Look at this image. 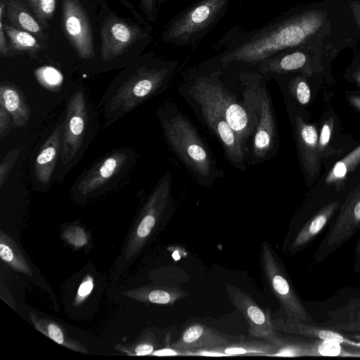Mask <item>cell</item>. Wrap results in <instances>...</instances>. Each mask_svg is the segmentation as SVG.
Listing matches in <instances>:
<instances>
[{
  "instance_id": "7",
  "label": "cell",
  "mask_w": 360,
  "mask_h": 360,
  "mask_svg": "<svg viewBox=\"0 0 360 360\" xmlns=\"http://www.w3.org/2000/svg\"><path fill=\"white\" fill-rule=\"evenodd\" d=\"M231 0H198L177 13L167 24L162 40L176 46L194 48L218 24Z\"/></svg>"
},
{
  "instance_id": "16",
  "label": "cell",
  "mask_w": 360,
  "mask_h": 360,
  "mask_svg": "<svg viewBox=\"0 0 360 360\" xmlns=\"http://www.w3.org/2000/svg\"><path fill=\"white\" fill-rule=\"evenodd\" d=\"M62 24L71 44L82 59L94 56L90 21L79 0H63Z\"/></svg>"
},
{
  "instance_id": "24",
  "label": "cell",
  "mask_w": 360,
  "mask_h": 360,
  "mask_svg": "<svg viewBox=\"0 0 360 360\" xmlns=\"http://www.w3.org/2000/svg\"><path fill=\"white\" fill-rule=\"evenodd\" d=\"M319 325L342 333L360 334V298H351L345 305L330 311Z\"/></svg>"
},
{
  "instance_id": "39",
  "label": "cell",
  "mask_w": 360,
  "mask_h": 360,
  "mask_svg": "<svg viewBox=\"0 0 360 360\" xmlns=\"http://www.w3.org/2000/svg\"><path fill=\"white\" fill-rule=\"evenodd\" d=\"M141 7L148 20L155 22L158 16L157 0H141Z\"/></svg>"
},
{
  "instance_id": "18",
  "label": "cell",
  "mask_w": 360,
  "mask_h": 360,
  "mask_svg": "<svg viewBox=\"0 0 360 360\" xmlns=\"http://www.w3.org/2000/svg\"><path fill=\"white\" fill-rule=\"evenodd\" d=\"M302 46L282 51L259 62L257 65L259 72L272 77L293 73L311 76L314 72L312 59Z\"/></svg>"
},
{
  "instance_id": "47",
  "label": "cell",
  "mask_w": 360,
  "mask_h": 360,
  "mask_svg": "<svg viewBox=\"0 0 360 360\" xmlns=\"http://www.w3.org/2000/svg\"><path fill=\"white\" fill-rule=\"evenodd\" d=\"M168 0H158V3L159 5L162 6V4H164Z\"/></svg>"
},
{
  "instance_id": "46",
  "label": "cell",
  "mask_w": 360,
  "mask_h": 360,
  "mask_svg": "<svg viewBox=\"0 0 360 360\" xmlns=\"http://www.w3.org/2000/svg\"><path fill=\"white\" fill-rule=\"evenodd\" d=\"M352 338L360 341V334L349 335Z\"/></svg>"
},
{
  "instance_id": "27",
  "label": "cell",
  "mask_w": 360,
  "mask_h": 360,
  "mask_svg": "<svg viewBox=\"0 0 360 360\" xmlns=\"http://www.w3.org/2000/svg\"><path fill=\"white\" fill-rule=\"evenodd\" d=\"M359 164L360 143L331 166L319 186L333 188L338 192L344 190L349 175Z\"/></svg>"
},
{
  "instance_id": "38",
  "label": "cell",
  "mask_w": 360,
  "mask_h": 360,
  "mask_svg": "<svg viewBox=\"0 0 360 360\" xmlns=\"http://www.w3.org/2000/svg\"><path fill=\"white\" fill-rule=\"evenodd\" d=\"M6 6L2 1L0 4V53L1 56H6L8 52V46L6 39V31L3 22L4 13Z\"/></svg>"
},
{
  "instance_id": "22",
  "label": "cell",
  "mask_w": 360,
  "mask_h": 360,
  "mask_svg": "<svg viewBox=\"0 0 360 360\" xmlns=\"http://www.w3.org/2000/svg\"><path fill=\"white\" fill-rule=\"evenodd\" d=\"M340 134V124L333 109L326 110L321 117L318 136V150L322 165H327L338 158L344 150L335 144V139Z\"/></svg>"
},
{
  "instance_id": "29",
  "label": "cell",
  "mask_w": 360,
  "mask_h": 360,
  "mask_svg": "<svg viewBox=\"0 0 360 360\" xmlns=\"http://www.w3.org/2000/svg\"><path fill=\"white\" fill-rule=\"evenodd\" d=\"M132 295V297L140 301L168 305L174 304L179 300L186 297L188 293L179 288L156 285L139 288Z\"/></svg>"
},
{
  "instance_id": "6",
  "label": "cell",
  "mask_w": 360,
  "mask_h": 360,
  "mask_svg": "<svg viewBox=\"0 0 360 360\" xmlns=\"http://www.w3.org/2000/svg\"><path fill=\"white\" fill-rule=\"evenodd\" d=\"M59 161L54 178L62 181L80 160L96 135V113L85 90L77 88L68 101Z\"/></svg>"
},
{
  "instance_id": "32",
  "label": "cell",
  "mask_w": 360,
  "mask_h": 360,
  "mask_svg": "<svg viewBox=\"0 0 360 360\" xmlns=\"http://www.w3.org/2000/svg\"><path fill=\"white\" fill-rule=\"evenodd\" d=\"M0 257L13 269L29 276L32 275L31 269L18 247L3 231L0 234Z\"/></svg>"
},
{
  "instance_id": "30",
  "label": "cell",
  "mask_w": 360,
  "mask_h": 360,
  "mask_svg": "<svg viewBox=\"0 0 360 360\" xmlns=\"http://www.w3.org/2000/svg\"><path fill=\"white\" fill-rule=\"evenodd\" d=\"M6 11L8 19L14 27L29 32L38 38L44 37L41 25L24 5L19 1L11 0L7 3Z\"/></svg>"
},
{
  "instance_id": "11",
  "label": "cell",
  "mask_w": 360,
  "mask_h": 360,
  "mask_svg": "<svg viewBox=\"0 0 360 360\" xmlns=\"http://www.w3.org/2000/svg\"><path fill=\"white\" fill-rule=\"evenodd\" d=\"M172 177L170 172H167L158 180L143 207L126 250L127 257L141 250L172 205Z\"/></svg>"
},
{
  "instance_id": "33",
  "label": "cell",
  "mask_w": 360,
  "mask_h": 360,
  "mask_svg": "<svg viewBox=\"0 0 360 360\" xmlns=\"http://www.w3.org/2000/svg\"><path fill=\"white\" fill-rule=\"evenodd\" d=\"M4 28L13 49L29 53H34L41 49L39 41L30 32L9 25H4Z\"/></svg>"
},
{
  "instance_id": "21",
  "label": "cell",
  "mask_w": 360,
  "mask_h": 360,
  "mask_svg": "<svg viewBox=\"0 0 360 360\" xmlns=\"http://www.w3.org/2000/svg\"><path fill=\"white\" fill-rule=\"evenodd\" d=\"M277 330L296 336H302L323 340L335 341L345 345L360 347V341L342 333L319 324L295 321L288 319L273 320Z\"/></svg>"
},
{
  "instance_id": "10",
  "label": "cell",
  "mask_w": 360,
  "mask_h": 360,
  "mask_svg": "<svg viewBox=\"0 0 360 360\" xmlns=\"http://www.w3.org/2000/svg\"><path fill=\"white\" fill-rule=\"evenodd\" d=\"M284 98L293 130L300 164L307 185L311 186L319 177L322 165L318 150L319 131L315 124L307 121L303 109L289 99Z\"/></svg>"
},
{
  "instance_id": "3",
  "label": "cell",
  "mask_w": 360,
  "mask_h": 360,
  "mask_svg": "<svg viewBox=\"0 0 360 360\" xmlns=\"http://www.w3.org/2000/svg\"><path fill=\"white\" fill-rule=\"evenodd\" d=\"M156 116L168 146L200 186L210 188L223 177L224 171L218 167L208 145L175 103H162Z\"/></svg>"
},
{
  "instance_id": "36",
  "label": "cell",
  "mask_w": 360,
  "mask_h": 360,
  "mask_svg": "<svg viewBox=\"0 0 360 360\" xmlns=\"http://www.w3.org/2000/svg\"><path fill=\"white\" fill-rule=\"evenodd\" d=\"M37 78L48 85H55L62 79L60 72L51 66H44L36 70Z\"/></svg>"
},
{
  "instance_id": "42",
  "label": "cell",
  "mask_w": 360,
  "mask_h": 360,
  "mask_svg": "<svg viewBox=\"0 0 360 360\" xmlns=\"http://www.w3.org/2000/svg\"><path fill=\"white\" fill-rule=\"evenodd\" d=\"M346 98L350 105L360 112V95L348 93L346 95Z\"/></svg>"
},
{
  "instance_id": "20",
  "label": "cell",
  "mask_w": 360,
  "mask_h": 360,
  "mask_svg": "<svg viewBox=\"0 0 360 360\" xmlns=\"http://www.w3.org/2000/svg\"><path fill=\"white\" fill-rule=\"evenodd\" d=\"M231 340L206 325L195 323L188 326L179 338L172 344L174 350L185 353L207 349L226 345Z\"/></svg>"
},
{
  "instance_id": "25",
  "label": "cell",
  "mask_w": 360,
  "mask_h": 360,
  "mask_svg": "<svg viewBox=\"0 0 360 360\" xmlns=\"http://www.w3.org/2000/svg\"><path fill=\"white\" fill-rule=\"evenodd\" d=\"M340 205V201L334 200L321 207L300 230L292 242V250L297 252L308 245L323 229Z\"/></svg>"
},
{
  "instance_id": "13",
  "label": "cell",
  "mask_w": 360,
  "mask_h": 360,
  "mask_svg": "<svg viewBox=\"0 0 360 360\" xmlns=\"http://www.w3.org/2000/svg\"><path fill=\"white\" fill-rule=\"evenodd\" d=\"M207 127L221 143L225 157L230 164L236 169L245 172L247 168V148L243 145L239 137L227 121L212 108L196 100L188 99Z\"/></svg>"
},
{
  "instance_id": "2",
  "label": "cell",
  "mask_w": 360,
  "mask_h": 360,
  "mask_svg": "<svg viewBox=\"0 0 360 360\" xmlns=\"http://www.w3.org/2000/svg\"><path fill=\"white\" fill-rule=\"evenodd\" d=\"M178 68L175 60L150 58L120 75L101 98L103 127L120 120L165 90Z\"/></svg>"
},
{
  "instance_id": "9",
  "label": "cell",
  "mask_w": 360,
  "mask_h": 360,
  "mask_svg": "<svg viewBox=\"0 0 360 360\" xmlns=\"http://www.w3.org/2000/svg\"><path fill=\"white\" fill-rule=\"evenodd\" d=\"M260 259L266 281L283 307L287 319L315 323L297 296L274 250L267 242L262 245Z\"/></svg>"
},
{
  "instance_id": "5",
  "label": "cell",
  "mask_w": 360,
  "mask_h": 360,
  "mask_svg": "<svg viewBox=\"0 0 360 360\" xmlns=\"http://www.w3.org/2000/svg\"><path fill=\"white\" fill-rule=\"evenodd\" d=\"M243 89L242 103L255 119L252 141V155L248 165L265 162L276 153L279 139L271 98L265 76L243 72L239 76Z\"/></svg>"
},
{
  "instance_id": "4",
  "label": "cell",
  "mask_w": 360,
  "mask_h": 360,
  "mask_svg": "<svg viewBox=\"0 0 360 360\" xmlns=\"http://www.w3.org/2000/svg\"><path fill=\"white\" fill-rule=\"evenodd\" d=\"M220 75L219 69L192 75L181 84L180 92L186 99L202 101L221 115L246 148L247 141L255 132V117L226 88Z\"/></svg>"
},
{
  "instance_id": "37",
  "label": "cell",
  "mask_w": 360,
  "mask_h": 360,
  "mask_svg": "<svg viewBox=\"0 0 360 360\" xmlns=\"http://www.w3.org/2000/svg\"><path fill=\"white\" fill-rule=\"evenodd\" d=\"M14 125L11 114L0 103V136L1 139L6 136Z\"/></svg>"
},
{
  "instance_id": "26",
  "label": "cell",
  "mask_w": 360,
  "mask_h": 360,
  "mask_svg": "<svg viewBox=\"0 0 360 360\" xmlns=\"http://www.w3.org/2000/svg\"><path fill=\"white\" fill-rule=\"evenodd\" d=\"M0 103L11 114L15 127H23L27 123L31 116L30 106L13 84L8 82L1 83Z\"/></svg>"
},
{
  "instance_id": "41",
  "label": "cell",
  "mask_w": 360,
  "mask_h": 360,
  "mask_svg": "<svg viewBox=\"0 0 360 360\" xmlns=\"http://www.w3.org/2000/svg\"><path fill=\"white\" fill-rule=\"evenodd\" d=\"M154 344L150 342H146L138 345L134 349V353L137 356H146L152 354L154 352Z\"/></svg>"
},
{
  "instance_id": "15",
  "label": "cell",
  "mask_w": 360,
  "mask_h": 360,
  "mask_svg": "<svg viewBox=\"0 0 360 360\" xmlns=\"http://www.w3.org/2000/svg\"><path fill=\"white\" fill-rule=\"evenodd\" d=\"M271 356H338L360 358V347L298 336L284 338Z\"/></svg>"
},
{
  "instance_id": "28",
  "label": "cell",
  "mask_w": 360,
  "mask_h": 360,
  "mask_svg": "<svg viewBox=\"0 0 360 360\" xmlns=\"http://www.w3.org/2000/svg\"><path fill=\"white\" fill-rule=\"evenodd\" d=\"M294 75L285 79L280 75L274 76L282 89L284 98L303 109L310 104L312 99V89L307 77L302 73H293ZM304 110V109H303Z\"/></svg>"
},
{
  "instance_id": "40",
  "label": "cell",
  "mask_w": 360,
  "mask_h": 360,
  "mask_svg": "<svg viewBox=\"0 0 360 360\" xmlns=\"http://www.w3.org/2000/svg\"><path fill=\"white\" fill-rule=\"evenodd\" d=\"M94 287V282L91 277H86L85 280L81 283L77 290V295L76 302L79 303L82 302L84 297H87L91 292Z\"/></svg>"
},
{
  "instance_id": "17",
  "label": "cell",
  "mask_w": 360,
  "mask_h": 360,
  "mask_svg": "<svg viewBox=\"0 0 360 360\" xmlns=\"http://www.w3.org/2000/svg\"><path fill=\"white\" fill-rule=\"evenodd\" d=\"M148 31L131 25L116 18H111L103 25L101 31V56L110 61L120 56L139 39L148 37Z\"/></svg>"
},
{
  "instance_id": "1",
  "label": "cell",
  "mask_w": 360,
  "mask_h": 360,
  "mask_svg": "<svg viewBox=\"0 0 360 360\" xmlns=\"http://www.w3.org/2000/svg\"><path fill=\"white\" fill-rule=\"evenodd\" d=\"M326 13L319 10L282 14L260 27H233L215 45L223 51L214 57L221 65L243 63L257 65L282 51L304 44L323 25Z\"/></svg>"
},
{
  "instance_id": "43",
  "label": "cell",
  "mask_w": 360,
  "mask_h": 360,
  "mask_svg": "<svg viewBox=\"0 0 360 360\" xmlns=\"http://www.w3.org/2000/svg\"><path fill=\"white\" fill-rule=\"evenodd\" d=\"M352 13L354 14L355 20L360 27V2L354 1L351 4Z\"/></svg>"
},
{
  "instance_id": "8",
  "label": "cell",
  "mask_w": 360,
  "mask_h": 360,
  "mask_svg": "<svg viewBox=\"0 0 360 360\" xmlns=\"http://www.w3.org/2000/svg\"><path fill=\"white\" fill-rule=\"evenodd\" d=\"M135 161V154L129 148L113 150L84 171L72 188L79 198H86L113 186L129 172Z\"/></svg>"
},
{
  "instance_id": "31",
  "label": "cell",
  "mask_w": 360,
  "mask_h": 360,
  "mask_svg": "<svg viewBox=\"0 0 360 360\" xmlns=\"http://www.w3.org/2000/svg\"><path fill=\"white\" fill-rule=\"evenodd\" d=\"M30 317L38 330L56 343L77 352H87L86 349L79 342L69 339L62 328L55 322L41 318L39 319L34 314H32V313H30Z\"/></svg>"
},
{
  "instance_id": "12",
  "label": "cell",
  "mask_w": 360,
  "mask_h": 360,
  "mask_svg": "<svg viewBox=\"0 0 360 360\" xmlns=\"http://www.w3.org/2000/svg\"><path fill=\"white\" fill-rule=\"evenodd\" d=\"M360 229V183L341 204L338 214L316 252L321 262L350 239Z\"/></svg>"
},
{
  "instance_id": "45",
  "label": "cell",
  "mask_w": 360,
  "mask_h": 360,
  "mask_svg": "<svg viewBox=\"0 0 360 360\" xmlns=\"http://www.w3.org/2000/svg\"><path fill=\"white\" fill-rule=\"evenodd\" d=\"M356 257L359 260H360V239L358 242L357 246H356Z\"/></svg>"
},
{
  "instance_id": "19",
  "label": "cell",
  "mask_w": 360,
  "mask_h": 360,
  "mask_svg": "<svg viewBox=\"0 0 360 360\" xmlns=\"http://www.w3.org/2000/svg\"><path fill=\"white\" fill-rule=\"evenodd\" d=\"M63 124H59L39 150L34 162V183L39 187L50 186L59 161Z\"/></svg>"
},
{
  "instance_id": "44",
  "label": "cell",
  "mask_w": 360,
  "mask_h": 360,
  "mask_svg": "<svg viewBox=\"0 0 360 360\" xmlns=\"http://www.w3.org/2000/svg\"><path fill=\"white\" fill-rule=\"evenodd\" d=\"M352 79L357 86L360 88V66L353 73Z\"/></svg>"
},
{
  "instance_id": "34",
  "label": "cell",
  "mask_w": 360,
  "mask_h": 360,
  "mask_svg": "<svg viewBox=\"0 0 360 360\" xmlns=\"http://www.w3.org/2000/svg\"><path fill=\"white\" fill-rule=\"evenodd\" d=\"M37 18L44 25H47L55 12L56 0H27Z\"/></svg>"
},
{
  "instance_id": "14",
  "label": "cell",
  "mask_w": 360,
  "mask_h": 360,
  "mask_svg": "<svg viewBox=\"0 0 360 360\" xmlns=\"http://www.w3.org/2000/svg\"><path fill=\"white\" fill-rule=\"evenodd\" d=\"M226 292L232 304L248 322L250 335L279 346L283 337L275 328L269 310L262 309L249 294L235 285L227 284Z\"/></svg>"
},
{
  "instance_id": "23",
  "label": "cell",
  "mask_w": 360,
  "mask_h": 360,
  "mask_svg": "<svg viewBox=\"0 0 360 360\" xmlns=\"http://www.w3.org/2000/svg\"><path fill=\"white\" fill-rule=\"evenodd\" d=\"M277 347L272 343L257 340H243L230 342L226 345L186 352L189 355L202 356H236V355H258L271 356L276 352Z\"/></svg>"
},
{
  "instance_id": "35",
  "label": "cell",
  "mask_w": 360,
  "mask_h": 360,
  "mask_svg": "<svg viewBox=\"0 0 360 360\" xmlns=\"http://www.w3.org/2000/svg\"><path fill=\"white\" fill-rule=\"evenodd\" d=\"M20 150L14 148L9 151L2 159L0 164V187L4 184L15 161L20 155Z\"/></svg>"
}]
</instances>
